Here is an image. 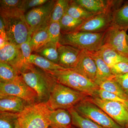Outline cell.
<instances>
[{"label":"cell","instance_id":"6da1fadb","mask_svg":"<svg viewBox=\"0 0 128 128\" xmlns=\"http://www.w3.org/2000/svg\"><path fill=\"white\" fill-rule=\"evenodd\" d=\"M18 73L25 83L36 92L39 102H47L55 81L45 72L32 64L24 65Z\"/></svg>","mask_w":128,"mask_h":128},{"label":"cell","instance_id":"7a4b0ae2","mask_svg":"<svg viewBox=\"0 0 128 128\" xmlns=\"http://www.w3.org/2000/svg\"><path fill=\"white\" fill-rule=\"evenodd\" d=\"M56 82L90 96H96L99 86L73 69L45 72Z\"/></svg>","mask_w":128,"mask_h":128},{"label":"cell","instance_id":"3957f363","mask_svg":"<svg viewBox=\"0 0 128 128\" xmlns=\"http://www.w3.org/2000/svg\"><path fill=\"white\" fill-rule=\"evenodd\" d=\"M90 96L87 94L76 90L55 81L48 99L46 102L52 110H69Z\"/></svg>","mask_w":128,"mask_h":128},{"label":"cell","instance_id":"277c9868","mask_svg":"<svg viewBox=\"0 0 128 128\" xmlns=\"http://www.w3.org/2000/svg\"><path fill=\"white\" fill-rule=\"evenodd\" d=\"M0 14L4 21L9 42L20 46L31 37L30 28L25 19V14L22 12Z\"/></svg>","mask_w":128,"mask_h":128},{"label":"cell","instance_id":"5b68a950","mask_svg":"<svg viewBox=\"0 0 128 128\" xmlns=\"http://www.w3.org/2000/svg\"><path fill=\"white\" fill-rule=\"evenodd\" d=\"M105 32L92 33L77 32L61 34L59 44L72 46L82 50L96 52L103 45Z\"/></svg>","mask_w":128,"mask_h":128},{"label":"cell","instance_id":"8992f818","mask_svg":"<svg viewBox=\"0 0 128 128\" xmlns=\"http://www.w3.org/2000/svg\"><path fill=\"white\" fill-rule=\"evenodd\" d=\"M51 109L46 102L29 105L19 114L18 121L20 128H49Z\"/></svg>","mask_w":128,"mask_h":128},{"label":"cell","instance_id":"52a82bcc","mask_svg":"<svg viewBox=\"0 0 128 128\" xmlns=\"http://www.w3.org/2000/svg\"><path fill=\"white\" fill-rule=\"evenodd\" d=\"M88 98L82 101L74 108L78 113L104 128H122L103 110Z\"/></svg>","mask_w":128,"mask_h":128},{"label":"cell","instance_id":"ba28073f","mask_svg":"<svg viewBox=\"0 0 128 128\" xmlns=\"http://www.w3.org/2000/svg\"><path fill=\"white\" fill-rule=\"evenodd\" d=\"M124 1H115L114 5L106 11L95 15L84 21L77 32L92 33L106 32L112 26L114 10Z\"/></svg>","mask_w":128,"mask_h":128},{"label":"cell","instance_id":"9c48e42d","mask_svg":"<svg viewBox=\"0 0 128 128\" xmlns=\"http://www.w3.org/2000/svg\"><path fill=\"white\" fill-rule=\"evenodd\" d=\"M88 100L103 110L120 126L128 128V108L118 102L90 96Z\"/></svg>","mask_w":128,"mask_h":128},{"label":"cell","instance_id":"30bf717a","mask_svg":"<svg viewBox=\"0 0 128 128\" xmlns=\"http://www.w3.org/2000/svg\"><path fill=\"white\" fill-rule=\"evenodd\" d=\"M0 95H10L25 100L30 105L38 101V94L21 78L13 82H0Z\"/></svg>","mask_w":128,"mask_h":128},{"label":"cell","instance_id":"8fae6325","mask_svg":"<svg viewBox=\"0 0 128 128\" xmlns=\"http://www.w3.org/2000/svg\"><path fill=\"white\" fill-rule=\"evenodd\" d=\"M56 1L49 0L45 4L31 9L25 13V19L30 28L31 36L34 30L50 17Z\"/></svg>","mask_w":128,"mask_h":128},{"label":"cell","instance_id":"7c38bea8","mask_svg":"<svg viewBox=\"0 0 128 128\" xmlns=\"http://www.w3.org/2000/svg\"><path fill=\"white\" fill-rule=\"evenodd\" d=\"M126 32L114 27H111L105 32L103 45H108L120 54L128 57Z\"/></svg>","mask_w":128,"mask_h":128},{"label":"cell","instance_id":"4fadbf2b","mask_svg":"<svg viewBox=\"0 0 128 128\" xmlns=\"http://www.w3.org/2000/svg\"><path fill=\"white\" fill-rule=\"evenodd\" d=\"M0 62L11 65L18 72L23 66L20 46L6 41L4 46L0 48Z\"/></svg>","mask_w":128,"mask_h":128},{"label":"cell","instance_id":"5bb4252c","mask_svg":"<svg viewBox=\"0 0 128 128\" xmlns=\"http://www.w3.org/2000/svg\"><path fill=\"white\" fill-rule=\"evenodd\" d=\"M59 65L66 69H74L79 61L82 50L69 46L58 44Z\"/></svg>","mask_w":128,"mask_h":128},{"label":"cell","instance_id":"9a60e30c","mask_svg":"<svg viewBox=\"0 0 128 128\" xmlns=\"http://www.w3.org/2000/svg\"><path fill=\"white\" fill-rule=\"evenodd\" d=\"M73 69L95 82L97 74L96 66L87 51L82 50L79 61Z\"/></svg>","mask_w":128,"mask_h":128},{"label":"cell","instance_id":"2e32d148","mask_svg":"<svg viewBox=\"0 0 128 128\" xmlns=\"http://www.w3.org/2000/svg\"><path fill=\"white\" fill-rule=\"evenodd\" d=\"M30 105L25 100L16 96L0 95V112L20 114Z\"/></svg>","mask_w":128,"mask_h":128},{"label":"cell","instance_id":"e0dca14e","mask_svg":"<svg viewBox=\"0 0 128 128\" xmlns=\"http://www.w3.org/2000/svg\"><path fill=\"white\" fill-rule=\"evenodd\" d=\"M50 17L38 27L32 34L30 45L32 53L36 52L49 42L48 28Z\"/></svg>","mask_w":128,"mask_h":128},{"label":"cell","instance_id":"ac0fdd59","mask_svg":"<svg viewBox=\"0 0 128 128\" xmlns=\"http://www.w3.org/2000/svg\"><path fill=\"white\" fill-rule=\"evenodd\" d=\"M74 2L90 13L97 15L106 11L114 5L113 0H74Z\"/></svg>","mask_w":128,"mask_h":128},{"label":"cell","instance_id":"d6986e66","mask_svg":"<svg viewBox=\"0 0 128 128\" xmlns=\"http://www.w3.org/2000/svg\"><path fill=\"white\" fill-rule=\"evenodd\" d=\"M50 128H69L72 126V118L70 111L63 109L52 110L49 116Z\"/></svg>","mask_w":128,"mask_h":128},{"label":"cell","instance_id":"ffe728a7","mask_svg":"<svg viewBox=\"0 0 128 128\" xmlns=\"http://www.w3.org/2000/svg\"><path fill=\"white\" fill-rule=\"evenodd\" d=\"M96 52L110 68L120 62H128V57L106 44L102 46Z\"/></svg>","mask_w":128,"mask_h":128},{"label":"cell","instance_id":"44dd1931","mask_svg":"<svg viewBox=\"0 0 128 128\" xmlns=\"http://www.w3.org/2000/svg\"><path fill=\"white\" fill-rule=\"evenodd\" d=\"M88 52L94 60L96 66L97 74L95 82L96 84L98 86L104 81L114 78V76L112 73L110 67L108 66L96 52Z\"/></svg>","mask_w":128,"mask_h":128},{"label":"cell","instance_id":"7402d4cb","mask_svg":"<svg viewBox=\"0 0 128 128\" xmlns=\"http://www.w3.org/2000/svg\"><path fill=\"white\" fill-rule=\"evenodd\" d=\"M112 26L120 30H128V1H124L114 10Z\"/></svg>","mask_w":128,"mask_h":128},{"label":"cell","instance_id":"603a6c76","mask_svg":"<svg viewBox=\"0 0 128 128\" xmlns=\"http://www.w3.org/2000/svg\"><path fill=\"white\" fill-rule=\"evenodd\" d=\"M29 64L34 65L44 72L55 71L66 69L35 53L31 54Z\"/></svg>","mask_w":128,"mask_h":128},{"label":"cell","instance_id":"cb8c5ba5","mask_svg":"<svg viewBox=\"0 0 128 128\" xmlns=\"http://www.w3.org/2000/svg\"><path fill=\"white\" fill-rule=\"evenodd\" d=\"M84 21L76 19L66 14L59 22L61 34H64L77 32Z\"/></svg>","mask_w":128,"mask_h":128},{"label":"cell","instance_id":"d4e9b609","mask_svg":"<svg viewBox=\"0 0 128 128\" xmlns=\"http://www.w3.org/2000/svg\"><path fill=\"white\" fill-rule=\"evenodd\" d=\"M58 44L48 43L40 48L35 54L58 65L59 56L58 50Z\"/></svg>","mask_w":128,"mask_h":128},{"label":"cell","instance_id":"484cf974","mask_svg":"<svg viewBox=\"0 0 128 128\" xmlns=\"http://www.w3.org/2000/svg\"><path fill=\"white\" fill-rule=\"evenodd\" d=\"M72 118V125L78 128H104L94 121L81 115L73 108L69 110Z\"/></svg>","mask_w":128,"mask_h":128},{"label":"cell","instance_id":"4316f807","mask_svg":"<svg viewBox=\"0 0 128 128\" xmlns=\"http://www.w3.org/2000/svg\"><path fill=\"white\" fill-rule=\"evenodd\" d=\"M20 78L18 72L12 66L0 62V82H13Z\"/></svg>","mask_w":128,"mask_h":128},{"label":"cell","instance_id":"83f0119b","mask_svg":"<svg viewBox=\"0 0 128 128\" xmlns=\"http://www.w3.org/2000/svg\"><path fill=\"white\" fill-rule=\"evenodd\" d=\"M98 86L100 89L128 101V95L113 78L101 82Z\"/></svg>","mask_w":128,"mask_h":128},{"label":"cell","instance_id":"f1b7e54d","mask_svg":"<svg viewBox=\"0 0 128 128\" xmlns=\"http://www.w3.org/2000/svg\"><path fill=\"white\" fill-rule=\"evenodd\" d=\"M66 14L76 19L84 21L95 16L76 4L74 0L70 1Z\"/></svg>","mask_w":128,"mask_h":128},{"label":"cell","instance_id":"f546056e","mask_svg":"<svg viewBox=\"0 0 128 128\" xmlns=\"http://www.w3.org/2000/svg\"><path fill=\"white\" fill-rule=\"evenodd\" d=\"M69 0H58L50 16V22H58L66 14L68 7Z\"/></svg>","mask_w":128,"mask_h":128},{"label":"cell","instance_id":"4dcf8cb0","mask_svg":"<svg viewBox=\"0 0 128 128\" xmlns=\"http://www.w3.org/2000/svg\"><path fill=\"white\" fill-rule=\"evenodd\" d=\"M19 114L9 112L0 113V128H15Z\"/></svg>","mask_w":128,"mask_h":128},{"label":"cell","instance_id":"1f68e13d","mask_svg":"<svg viewBox=\"0 0 128 128\" xmlns=\"http://www.w3.org/2000/svg\"><path fill=\"white\" fill-rule=\"evenodd\" d=\"M23 1V0H0V12L10 13L22 12L21 7Z\"/></svg>","mask_w":128,"mask_h":128},{"label":"cell","instance_id":"d6a6232c","mask_svg":"<svg viewBox=\"0 0 128 128\" xmlns=\"http://www.w3.org/2000/svg\"><path fill=\"white\" fill-rule=\"evenodd\" d=\"M49 39L48 42L58 44L61 32L60 23L58 22H50L48 28Z\"/></svg>","mask_w":128,"mask_h":128},{"label":"cell","instance_id":"836d02e7","mask_svg":"<svg viewBox=\"0 0 128 128\" xmlns=\"http://www.w3.org/2000/svg\"><path fill=\"white\" fill-rule=\"evenodd\" d=\"M99 98L104 99L118 102L122 104L128 108V101L124 100L119 97L113 94L108 92L104 90L103 89L99 88L96 93V96Z\"/></svg>","mask_w":128,"mask_h":128},{"label":"cell","instance_id":"e575fe53","mask_svg":"<svg viewBox=\"0 0 128 128\" xmlns=\"http://www.w3.org/2000/svg\"><path fill=\"white\" fill-rule=\"evenodd\" d=\"M48 1V0H23L21 10L25 14L29 10L42 6Z\"/></svg>","mask_w":128,"mask_h":128},{"label":"cell","instance_id":"d590c367","mask_svg":"<svg viewBox=\"0 0 128 128\" xmlns=\"http://www.w3.org/2000/svg\"><path fill=\"white\" fill-rule=\"evenodd\" d=\"M31 38L30 37L26 42L22 44L20 46L22 55L23 66L29 64V59L32 54V48L30 44Z\"/></svg>","mask_w":128,"mask_h":128},{"label":"cell","instance_id":"8d00e7d4","mask_svg":"<svg viewBox=\"0 0 128 128\" xmlns=\"http://www.w3.org/2000/svg\"><path fill=\"white\" fill-rule=\"evenodd\" d=\"M111 71L114 76L128 73V62H122L112 66Z\"/></svg>","mask_w":128,"mask_h":128},{"label":"cell","instance_id":"74e56055","mask_svg":"<svg viewBox=\"0 0 128 128\" xmlns=\"http://www.w3.org/2000/svg\"><path fill=\"white\" fill-rule=\"evenodd\" d=\"M113 79L128 96V73L114 76Z\"/></svg>","mask_w":128,"mask_h":128},{"label":"cell","instance_id":"f35d334b","mask_svg":"<svg viewBox=\"0 0 128 128\" xmlns=\"http://www.w3.org/2000/svg\"><path fill=\"white\" fill-rule=\"evenodd\" d=\"M0 36L2 37L6 41H8L4 21L2 18L0 16Z\"/></svg>","mask_w":128,"mask_h":128},{"label":"cell","instance_id":"ab89813d","mask_svg":"<svg viewBox=\"0 0 128 128\" xmlns=\"http://www.w3.org/2000/svg\"><path fill=\"white\" fill-rule=\"evenodd\" d=\"M6 41L2 37L0 36V48L4 46Z\"/></svg>","mask_w":128,"mask_h":128},{"label":"cell","instance_id":"60d3db41","mask_svg":"<svg viewBox=\"0 0 128 128\" xmlns=\"http://www.w3.org/2000/svg\"><path fill=\"white\" fill-rule=\"evenodd\" d=\"M15 128H20L18 121L17 122L16 124V127H15Z\"/></svg>","mask_w":128,"mask_h":128},{"label":"cell","instance_id":"b9f144b4","mask_svg":"<svg viewBox=\"0 0 128 128\" xmlns=\"http://www.w3.org/2000/svg\"><path fill=\"white\" fill-rule=\"evenodd\" d=\"M126 41H127V43H128V34L126 35Z\"/></svg>","mask_w":128,"mask_h":128},{"label":"cell","instance_id":"7bdbcfd3","mask_svg":"<svg viewBox=\"0 0 128 128\" xmlns=\"http://www.w3.org/2000/svg\"><path fill=\"white\" fill-rule=\"evenodd\" d=\"M74 128V127H73V126H71V127H70V128Z\"/></svg>","mask_w":128,"mask_h":128}]
</instances>
